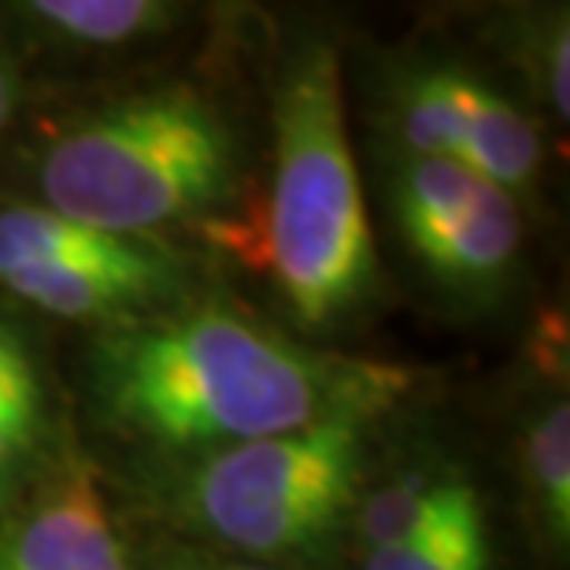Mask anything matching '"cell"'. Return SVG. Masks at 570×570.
I'll list each match as a JSON object with an SVG mask.
<instances>
[{
    "mask_svg": "<svg viewBox=\"0 0 570 570\" xmlns=\"http://www.w3.org/2000/svg\"><path fill=\"white\" fill-rule=\"evenodd\" d=\"M264 267L312 330L356 312L374 285L371 215L348 141L341 63L326 41L293 56L275 97Z\"/></svg>",
    "mask_w": 570,
    "mask_h": 570,
    "instance_id": "cell-2",
    "label": "cell"
},
{
    "mask_svg": "<svg viewBox=\"0 0 570 570\" xmlns=\"http://www.w3.org/2000/svg\"><path fill=\"white\" fill-rule=\"evenodd\" d=\"M404 374L289 341L234 307L200 304L122 323L94 352L100 407L164 449L223 452L374 412Z\"/></svg>",
    "mask_w": 570,
    "mask_h": 570,
    "instance_id": "cell-1",
    "label": "cell"
},
{
    "mask_svg": "<svg viewBox=\"0 0 570 570\" xmlns=\"http://www.w3.org/2000/svg\"><path fill=\"white\" fill-rule=\"evenodd\" d=\"M485 186H493V181L474 175V170L460 164V159L412 156L401 167L396 186H393L401 234L412 237V234H423L444 219H452V215H460L463 208H471Z\"/></svg>",
    "mask_w": 570,
    "mask_h": 570,
    "instance_id": "cell-13",
    "label": "cell"
},
{
    "mask_svg": "<svg viewBox=\"0 0 570 570\" xmlns=\"http://www.w3.org/2000/svg\"><path fill=\"white\" fill-rule=\"evenodd\" d=\"M19 11L45 33L86 49H116L153 38L178 19V8L164 0H30Z\"/></svg>",
    "mask_w": 570,
    "mask_h": 570,
    "instance_id": "cell-11",
    "label": "cell"
},
{
    "mask_svg": "<svg viewBox=\"0 0 570 570\" xmlns=\"http://www.w3.org/2000/svg\"><path fill=\"white\" fill-rule=\"evenodd\" d=\"M460 471H407L385 482L360 508V549L382 552L423 533L449 504Z\"/></svg>",
    "mask_w": 570,
    "mask_h": 570,
    "instance_id": "cell-12",
    "label": "cell"
},
{
    "mask_svg": "<svg viewBox=\"0 0 570 570\" xmlns=\"http://www.w3.org/2000/svg\"><path fill=\"white\" fill-rule=\"evenodd\" d=\"M234 181V130L189 86L97 111L45 148L38 167L45 208L119 237H148L219 208Z\"/></svg>",
    "mask_w": 570,
    "mask_h": 570,
    "instance_id": "cell-3",
    "label": "cell"
},
{
    "mask_svg": "<svg viewBox=\"0 0 570 570\" xmlns=\"http://www.w3.org/2000/svg\"><path fill=\"white\" fill-rule=\"evenodd\" d=\"M363 570H493L485 508L471 478L460 474L449 504L423 533L393 549L363 552Z\"/></svg>",
    "mask_w": 570,
    "mask_h": 570,
    "instance_id": "cell-9",
    "label": "cell"
},
{
    "mask_svg": "<svg viewBox=\"0 0 570 570\" xmlns=\"http://www.w3.org/2000/svg\"><path fill=\"white\" fill-rule=\"evenodd\" d=\"M519 204L500 186H485L471 208L407 237L412 253L433 275L460 285H493L504 278L519 256Z\"/></svg>",
    "mask_w": 570,
    "mask_h": 570,
    "instance_id": "cell-7",
    "label": "cell"
},
{
    "mask_svg": "<svg viewBox=\"0 0 570 570\" xmlns=\"http://www.w3.org/2000/svg\"><path fill=\"white\" fill-rule=\"evenodd\" d=\"M463 156L474 175L493 181L504 193H522L533 186L541 170V134L508 97L493 94L478 78L463 75Z\"/></svg>",
    "mask_w": 570,
    "mask_h": 570,
    "instance_id": "cell-8",
    "label": "cell"
},
{
    "mask_svg": "<svg viewBox=\"0 0 570 570\" xmlns=\"http://www.w3.org/2000/svg\"><path fill=\"white\" fill-rule=\"evenodd\" d=\"M175 570H271V567H253V563H186Z\"/></svg>",
    "mask_w": 570,
    "mask_h": 570,
    "instance_id": "cell-17",
    "label": "cell"
},
{
    "mask_svg": "<svg viewBox=\"0 0 570 570\" xmlns=\"http://www.w3.org/2000/svg\"><path fill=\"white\" fill-rule=\"evenodd\" d=\"M374 412H348L282 438L212 452L186 485L204 530L245 552L312 549L356 500Z\"/></svg>",
    "mask_w": 570,
    "mask_h": 570,
    "instance_id": "cell-4",
    "label": "cell"
},
{
    "mask_svg": "<svg viewBox=\"0 0 570 570\" xmlns=\"http://www.w3.org/2000/svg\"><path fill=\"white\" fill-rule=\"evenodd\" d=\"M544 94L549 105L560 111V119L570 116V33L567 19H560V30L544 38Z\"/></svg>",
    "mask_w": 570,
    "mask_h": 570,
    "instance_id": "cell-15",
    "label": "cell"
},
{
    "mask_svg": "<svg viewBox=\"0 0 570 570\" xmlns=\"http://www.w3.org/2000/svg\"><path fill=\"white\" fill-rule=\"evenodd\" d=\"M49 433V401L27 337L0 323V489L16 485L41 455Z\"/></svg>",
    "mask_w": 570,
    "mask_h": 570,
    "instance_id": "cell-10",
    "label": "cell"
},
{
    "mask_svg": "<svg viewBox=\"0 0 570 570\" xmlns=\"http://www.w3.org/2000/svg\"><path fill=\"white\" fill-rule=\"evenodd\" d=\"M167 253L148 237H119L75 223L45 204L0 212V275L22 267L52 271H138L167 264Z\"/></svg>",
    "mask_w": 570,
    "mask_h": 570,
    "instance_id": "cell-6",
    "label": "cell"
},
{
    "mask_svg": "<svg viewBox=\"0 0 570 570\" xmlns=\"http://www.w3.org/2000/svg\"><path fill=\"white\" fill-rule=\"evenodd\" d=\"M19 105V75L4 52H0V134L11 122V111Z\"/></svg>",
    "mask_w": 570,
    "mask_h": 570,
    "instance_id": "cell-16",
    "label": "cell"
},
{
    "mask_svg": "<svg viewBox=\"0 0 570 570\" xmlns=\"http://www.w3.org/2000/svg\"><path fill=\"white\" fill-rule=\"evenodd\" d=\"M0 570H130L94 478L67 471L0 530Z\"/></svg>",
    "mask_w": 570,
    "mask_h": 570,
    "instance_id": "cell-5",
    "label": "cell"
},
{
    "mask_svg": "<svg viewBox=\"0 0 570 570\" xmlns=\"http://www.w3.org/2000/svg\"><path fill=\"white\" fill-rule=\"evenodd\" d=\"M527 478L533 508L556 549L570 541V407L549 404L527 430Z\"/></svg>",
    "mask_w": 570,
    "mask_h": 570,
    "instance_id": "cell-14",
    "label": "cell"
}]
</instances>
